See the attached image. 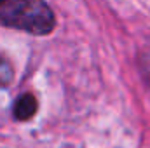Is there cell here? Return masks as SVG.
Masks as SVG:
<instances>
[{
	"mask_svg": "<svg viewBox=\"0 0 150 148\" xmlns=\"http://www.w3.org/2000/svg\"><path fill=\"white\" fill-rule=\"evenodd\" d=\"M0 18L5 25L32 33L47 35L54 28V14L44 0H7Z\"/></svg>",
	"mask_w": 150,
	"mask_h": 148,
	"instance_id": "cell-1",
	"label": "cell"
},
{
	"mask_svg": "<svg viewBox=\"0 0 150 148\" xmlns=\"http://www.w3.org/2000/svg\"><path fill=\"white\" fill-rule=\"evenodd\" d=\"M37 111V99L32 94H21L14 105V117L18 120H28Z\"/></svg>",
	"mask_w": 150,
	"mask_h": 148,
	"instance_id": "cell-2",
	"label": "cell"
},
{
	"mask_svg": "<svg viewBox=\"0 0 150 148\" xmlns=\"http://www.w3.org/2000/svg\"><path fill=\"white\" fill-rule=\"evenodd\" d=\"M11 80H12V68L9 61L4 56H0V87H5Z\"/></svg>",
	"mask_w": 150,
	"mask_h": 148,
	"instance_id": "cell-3",
	"label": "cell"
},
{
	"mask_svg": "<svg viewBox=\"0 0 150 148\" xmlns=\"http://www.w3.org/2000/svg\"><path fill=\"white\" fill-rule=\"evenodd\" d=\"M5 2H7V0H0V4H5Z\"/></svg>",
	"mask_w": 150,
	"mask_h": 148,
	"instance_id": "cell-4",
	"label": "cell"
}]
</instances>
